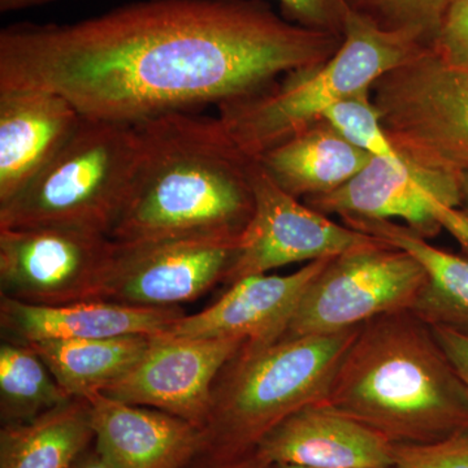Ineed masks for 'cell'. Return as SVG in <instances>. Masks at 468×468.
Wrapping results in <instances>:
<instances>
[{
	"mask_svg": "<svg viewBox=\"0 0 468 468\" xmlns=\"http://www.w3.org/2000/svg\"><path fill=\"white\" fill-rule=\"evenodd\" d=\"M344 37L261 0H144L72 24L0 32V88L60 94L89 119L135 122L242 100L320 66Z\"/></svg>",
	"mask_w": 468,
	"mask_h": 468,
	"instance_id": "6da1fadb",
	"label": "cell"
},
{
	"mask_svg": "<svg viewBox=\"0 0 468 468\" xmlns=\"http://www.w3.org/2000/svg\"><path fill=\"white\" fill-rule=\"evenodd\" d=\"M141 150L119 243L167 237H242L254 212L249 163L217 117L172 111L135 122Z\"/></svg>",
	"mask_w": 468,
	"mask_h": 468,
	"instance_id": "7a4b0ae2",
	"label": "cell"
},
{
	"mask_svg": "<svg viewBox=\"0 0 468 468\" xmlns=\"http://www.w3.org/2000/svg\"><path fill=\"white\" fill-rule=\"evenodd\" d=\"M322 403L393 443L441 441L468 428L466 384L410 311L362 325Z\"/></svg>",
	"mask_w": 468,
	"mask_h": 468,
	"instance_id": "3957f363",
	"label": "cell"
},
{
	"mask_svg": "<svg viewBox=\"0 0 468 468\" xmlns=\"http://www.w3.org/2000/svg\"><path fill=\"white\" fill-rule=\"evenodd\" d=\"M360 328L243 346L215 384L205 427L206 451L228 464L249 460L261 440L282 420L324 401Z\"/></svg>",
	"mask_w": 468,
	"mask_h": 468,
	"instance_id": "277c9868",
	"label": "cell"
},
{
	"mask_svg": "<svg viewBox=\"0 0 468 468\" xmlns=\"http://www.w3.org/2000/svg\"><path fill=\"white\" fill-rule=\"evenodd\" d=\"M428 46L414 33L388 30L350 8L344 38L320 66L292 70L271 88L218 107V119L243 155L258 159L322 120L337 101L367 90Z\"/></svg>",
	"mask_w": 468,
	"mask_h": 468,
	"instance_id": "5b68a950",
	"label": "cell"
},
{
	"mask_svg": "<svg viewBox=\"0 0 468 468\" xmlns=\"http://www.w3.org/2000/svg\"><path fill=\"white\" fill-rule=\"evenodd\" d=\"M140 150L135 124L82 117L48 165L0 205V228H69L110 236Z\"/></svg>",
	"mask_w": 468,
	"mask_h": 468,
	"instance_id": "8992f818",
	"label": "cell"
},
{
	"mask_svg": "<svg viewBox=\"0 0 468 468\" xmlns=\"http://www.w3.org/2000/svg\"><path fill=\"white\" fill-rule=\"evenodd\" d=\"M372 101L394 147L410 165L468 172V68L427 48L372 85Z\"/></svg>",
	"mask_w": 468,
	"mask_h": 468,
	"instance_id": "52a82bcc",
	"label": "cell"
},
{
	"mask_svg": "<svg viewBox=\"0 0 468 468\" xmlns=\"http://www.w3.org/2000/svg\"><path fill=\"white\" fill-rule=\"evenodd\" d=\"M426 282L414 257L378 239L344 252L311 282L282 340L335 334L410 311Z\"/></svg>",
	"mask_w": 468,
	"mask_h": 468,
	"instance_id": "ba28073f",
	"label": "cell"
},
{
	"mask_svg": "<svg viewBox=\"0 0 468 468\" xmlns=\"http://www.w3.org/2000/svg\"><path fill=\"white\" fill-rule=\"evenodd\" d=\"M116 242L69 228H0V295L30 304L101 300Z\"/></svg>",
	"mask_w": 468,
	"mask_h": 468,
	"instance_id": "9c48e42d",
	"label": "cell"
},
{
	"mask_svg": "<svg viewBox=\"0 0 468 468\" xmlns=\"http://www.w3.org/2000/svg\"><path fill=\"white\" fill-rule=\"evenodd\" d=\"M303 203L326 217L401 218L427 239L446 229L468 257V217L462 209L458 175L419 168L409 162L399 167L372 156L343 186Z\"/></svg>",
	"mask_w": 468,
	"mask_h": 468,
	"instance_id": "30bf717a",
	"label": "cell"
},
{
	"mask_svg": "<svg viewBox=\"0 0 468 468\" xmlns=\"http://www.w3.org/2000/svg\"><path fill=\"white\" fill-rule=\"evenodd\" d=\"M241 237H167L116 242L101 300L138 307H181L226 282Z\"/></svg>",
	"mask_w": 468,
	"mask_h": 468,
	"instance_id": "8fae6325",
	"label": "cell"
},
{
	"mask_svg": "<svg viewBox=\"0 0 468 468\" xmlns=\"http://www.w3.org/2000/svg\"><path fill=\"white\" fill-rule=\"evenodd\" d=\"M254 212L226 282L267 273L301 261L335 258L378 241L340 226L279 186L257 159L249 163Z\"/></svg>",
	"mask_w": 468,
	"mask_h": 468,
	"instance_id": "7c38bea8",
	"label": "cell"
},
{
	"mask_svg": "<svg viewBox=\"0 0 468 468\" xmlns=\"http://www.w3.org/2000/svg\"><path fill=\"white\" fill-rule=\"evenodd\" d=\"M243 346L239 338L154 335L143 358L101 394L205 428L218 375Z\"/></svg>",
	"mask_w": 468,
	"mask_h": 468,
	"instance_id": "4fadbf2b",
	"label": "cell"
},
{
	"mask_svg": "<svg viewBox=\"0 0 468 468\" xmlns=\"http://www.w3.org/2000/svg\"><path fill=\"white\" fill-rule=\"evenodd\" d=\"M332 258L311 261L289 275H251L229 285L214 304L183 319L163 335L239 338L246 347L282 340L311 282Z\"/></svg>",
	"mask_w": 468,
	"mask_h": 468,
	"instance_id": "5bb4252c",
	"label": "cell"
},
{
	"mask_svg": "<svg viewBox=\"0 0 468 468\" xmlns=\"http://www.w3.org/2000/svg\"><path fill=\"white\" fill-rule=\"evenodd\" d=\"M394 443L324 403L298 410L258 443L251 460L261 468H392Z\"/></svg>",
	"mask_w": 468,
	"mask_h": 468,
	"instance_id": "9a60e30c",
	"label": "cell"
},
{
	"mask_svg": "<svg viewBox=\"0 0 468 468\" xmlns=\"http://www.w3.org/2000/svg\"><path fill=\"white\" fill-rule=\"evenodd\" d=\"M95 449L113 468H181L207 448L205 428L98 394L89 399Z\"/></svg>",
	"mask_w": 468,
	"mask_h": 468,
	"instance_id": "2e32d148",
	"label": "cell"
},
{
	"mask_svg": "<svg viewBox=\"0 0 468 468\" xmlns=\"http://www.w3.org/2000/svg\"><path fill=\"white\" fill-rule=\"evenodd\" d=\"M185 315L181 307L155 309L106 300L45 306L0 295L3 338L27 345L48 340L165 335Z\"/></svg>",
	"mask_w": 468,
	"mask_h": 468,
	"instance_id": "e0dca14e",
	"label": "cell"
},
{
	"mask_svg": "<svg viewBox=\"0 0 468 468\" xmlns=\"http://www.w3.org/2000/svg\"><path fill=\"white\" fill-rule=\"evenodd\" d=\"M82 117L57 92L0 88V205L48 165Z\"/></svg>",
	"mask_w": 468,
	"mask_h": 468,
	"instance_id": "ac0fdd59",
	"label": "cell"
},
{
	"mask_svg": "<svg viewBox=\"0 0 468 468\" xmlns=\"http://www.w3.org/2000/svg\"><path fill=\"white\" fill-rule=\"evenodd\" d=\"M351 229L409 252L427 275L410 313L428 325L448 326L468 335V257L452 254L431 245L405 224L384 218L343 217Z\"/></svg>",
	"mask_w": 468,
	"mask_h": 468,
	"instance_id": "d6986e66",
	"label": "cell"
},
{
	"mask_svg": "<svg viewBox=\"0 0 468 468\" xmlns=\"http://www.w3.org/2000/svg\"><path fill=\"white\" fill-rule=\"evenodd\" d=\"M372 156L319 120L261 154L258 162L273 181L298 199L323 196L343 186Z\"/></svg>",
	"mask_w": 468,
	"mask_h": 468,
	"instance_id": "ffe728a7",
	"label": "cell"
},
{
	"mask_svg": "<svg viewBox=\"0 0 468 468\" xmlns=\"http://www.w3.org/2000/svg\"><path fill=\"white\" fill-rule=\"evenodd\" d=\"M94 441L88 399L70 401L0 431V468H69Z\"/></svg>",
	"mask_w": 468,
	"mask_h": 468,
	"instance_id": "44dd1931",
	"label": "cell"
},
{
	"mask_svg": "<svg viewBox=\"0 0 468 468\" xmlns=\"http://www.w3.org/2000/svg\"><path fill=\"white\" fill-rule=\"evenodd\" d=\"M154 335L29 344L70 399H91L125 377L149 349Z\"/></svg>",
	"mask_w": 468,
	"mask_h": 468,
	"instance_id": "7402d4cb",
	"label": "cell"
},
{
	"mask_svg": "<svg viewBox=\"0 0 468 468\" xmlns=\"http://www.w3.org/2000/svg\"><path fill=\"white\" fill-rule=\"evenodd\" d=\"M70 399L30 345L2 341L0 417L3 426L32 420Z\"/></svg>",
	"mask_w": 468,
	"mask_h": 468,
	"instance_id": "603a6c76",
	"label": "cell"
},
{
	"mask_svg": "<svg viewBox=\"0 0 468 468\" xmlns=\"http://www.w3.org/2000/svg\"><path fill=\"white\" fill-rule=\"evenodd\" d=\"M322 120L374 158L387 160L399 167L408 165V160L394 147L385 132L380 111L372 101L371 89L337 101L323 113Z\"/></svg>",
	"mask_w": 468,
	"mask_h": 468,
	"instance_id": "cb8c5ba5",
	"label": "cell"
},
{
	"mask_svg": "<svg viewBox=\"0 0 468 468\" xmlns=\"http://www.w3.org/2000/svg\"><path fill=\"white\" fill-rule=\"evenodd\" d=\"M353 11L388 30L417 34L432 46L446 12L454 0H346Z\"/></svg>",
	"mask_w": 468,
	"mask_h": 468,
	"instance_id": "d4e9b609",
	"label": "cell"
},
{
	"mask_svg": "<svg viewBox=\"0 0 468 468\" xmlns=\"http://www.w3.org/2000/svg\"><path fill=\"white\" fill-rule=\"evenodd\" d=\"M394 468H468V428L441 441L394 443Z\"/></svg>",
	"mask_w": 468,
	"mask_h": 468,
	"instance_id": "484cf974",
	"label": "cell"
},
{
	"mask_svg": "<svg viewBox=\"0 0 468 468\" xmlns=\"http://www.w3.org/2000/svg\"><path fill=\"white\" fill-rule=\"evenodd\" d=\"M286 20L309 29L344 37L350 7L346 0H279Z\"/></svg>",
	"mask_w": 468,
	"mask_h": 468,
	"instance_id": "4316f807",
	"label": "cell"
},
{
	"mask_svg": "<svg viewBox=\"0 0 468 468\" xmlns=\"http://www.w3.org/2000/svg\"><path fill=\"white\" fill-rule=\"evenodd\" d=\"M431 48L449 66L468 68V0H454Z\"/></svg>",
	"mask_w": 468,
	"mask_h": 468,
	"instance_id": "83f0119b",
	"label": "cell"
},
{
	"mask_svg": "<svg viewBox=\"0 0 468 468\" xmlns=\"http://www.w3.org/2000/svg\"><path fill=\"white\" fill-rule=\"evenodd\" d=\"M437 343L468 389V335L448 326L430 325Z\"/></svg>",
	"mask_w": 468,
	"mask_h": 468,
	"instance_id": "f1b7e54d",
	"label": "cell"
},
{
	"mask_svg": "<svg viewBox=\"0 0 468 468\" xmlns=\"http://www.w3.org/2000/svg\"><path fill=\"white\" fill-rule=\"evenodd\" d=\"M69 468H113L101 458L97 449L85 451Z\"/></svg>",
	"mask_w": 468,
	"mask_h": 468,
	"instance_id": "f546056e",
	"label": "cell"
},
{
	"mask_svg": "<svg viewBox=\"0 0 468 468\" xmlns=\"http://www.w3.org/2000/svg\"><path fill=\"white\" fill-rule=\"evenodd\" d=\"M50 2H54V0H0V11H21V9L37 7V5H46V3Z\"/></svg>",
	"mask_w": 468,
	"mask_h": 468,
	"instance_id": "4dcf8cb0",
	"label": "cell"
},
{
	"mask_svg": "<svg viewBox=\"0 0 468 468\" xmlns=\"http://www.w3.org/2000/svg\"><path fill=\"white\" fill-rule=\"evenodd\" d=\"M460 177V186L462 194V209L466 212L468 217V172L458 175Z\"/></svg>",
	"mask_w": 468,
	"mask_h": 468,
	"instance_id": "1f68e13d",
	"label": "cell"
},
{
	"mask_svg": "<svg viewBox=\"0 0 468 468\" xmlns=\"http://www.w3.org/2000/svg\"><path fill=\"white\" fill-rule=\"evenodd\" d=\"M230 468H261L258 466L257 463H255L254 461L251 460V458H249V460L242 461V462H237V463L230 464Z\"/></svg>",
	"mask_w": 468,
	"mask_h": 468,
	"instance_id": "d6a6232c",
	"label": "cell"
},
{
	"mask_svg": "<svg viewBox=\"0 0 468 468\" xmlns=\"http://www.w3.org/2000/svg\"><path fill=\"white\" fill-rule=\"evenodd\" d=\"M267 468H310V467L292 466V464H273V466H270ZM392 468H394V467H392Z\"/></svg>",
	"mask_w": 468,
	"mask_h": 468,
	"instance_id": "836d02e7",
	"label": "cell"
}]
</instances>
